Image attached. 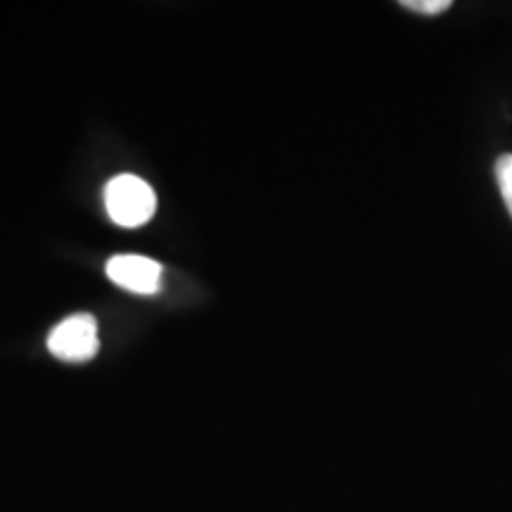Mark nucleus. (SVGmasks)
<instances>
[{
    "label": "nucleus",
    "instance_id": "obj_4",
    "mask_svg": "<svg viewBox=\"0 0 512 512\" xmlns=\"http://www.w3.org/2000/svg\"><path fill=\"white\" fill-rule=\"evenodd\" d=\"M496 181H498V188H501L505 207H508L510 216H512V155L498 157V162H496Z\"/></svg>",
    "mask_w": 512,
    "mask_h": 512
},
{
    "label": "nucleus",
    "instance_id": "obj_5",
    "mask_svg": "<svg viewBox=\"0 0 512 512\" xmlns=\"http://www.w3.org/2000/svg\"><path fill=\"white\" fill-rule=\"evenodd\" d=\"M401 8L420 12V15H441L451 8V0H403Z\"/></svg>",
    "mask_w": 512,
    "mask_h": 512
},
{
    "label": "nucleus",
    "instance_id": "obj_3",
    "mask_svg": "<svg viewBox=\"0 0 512 512\" xmlns=\"http://www.w3.org/2000/svg\"><path fill=\"white\" fill-rule=\"evenodd\" d=\"M107 278L121 290L152 297L162 290L164 268L159 261L143 254H117L107 261Z\"/></svg>",
    "mask_w": 512,
    "mask_h": 512
},
{
    "label": "nucleus",
    "instance_id": "obj_1",
    "mask_svg": "<svg viewBox=\"0 0 512 512\" xmlns=\"http://www.w3.org/2000/svg\"><path fill=\"white\" fill-rule=\"evenodd\" d=\"M105 209L117 226L140 228L155 216L157 195L143 178L121 174L105 185Z\"/></svg>",
    "mask_w": 512,
    "mask_h": 512
},
{
    "label": "nucleus",
    "instance_id": "obj_2",
    "mask_svg": "<svg viewBox=\"0 0 512 512\" xmlns=\"http://www.w3.org/2000/svg\"><path fill=\"white\" fill-rule=\"evenodd\" d=\"M48 351L64 363H88L98 356V320L91 313H74L48 335Z\"/></svg>",
    "mask_w": 512,
    "mask_h": 512
}]
</instances>
